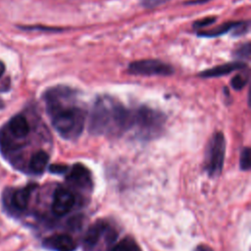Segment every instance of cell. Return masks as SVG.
<instances>
[{"label":"cell","instance_id":"5b68a950","mask_svg":"<svg viewBox=\"0 0 251 251\" xmlns=\"http://www.w3.org/2000/svg\"><path fill=\"white\" fill-rule=\"evenodd\" d=\"M128 72L136 75H171L174 69L160 60H139L129 64Z\"/></svg>","mask_w":251,"mask_h":251},{"label":"cell","instance_id":"603a6c76","mask_svg":"<svg viewBox=\"0 0 251 251\" xmlns=\"http://www.w3.org/2000/svg\"><path fill=\"white\" fill-rule=\"evenodd\" d=\"M195 251H213V250L206 245H199L195 248Z\"/></svg>","mask_w":251,"mask_h":251},{"label":"cell","instance_id":"52a82bcc","mask_svg":"<svg viewBox=\"0 0 251 251\" xmlns=\"http://www.w3.org/2000/svg\"><path fill=\"white\" fill-rule=\"evenodd\" d=\"M43 245L54 251H74L75 243L68 234H54L43 241Z\"/></svg>","mask_w":251,"mask_h":251},{"label":"cell","instance_id":"3957f363","mask_svg":"<svg viewBox=\"0 0 251 251\" xmlns=\"http://www.w3.org/2000/svg\"><path fill=\"white\" fill-rule=\"evenodd\" d=\"M165 123V116L152 108L141 106L131 111L130 128H133L141 138L156 137L163 130Z\"/></svg>","mask_w":251,"mask_h":251},{"label":"cell","instance_id":"7c38bea8","mask_svg":"<svg viewBox=\"0 0 251 251\" xmlns=\"http://www.w3.org/2000/svg\"><path fill=\"white\" fill-rule=\"evenodd\" d=\"M48 161H49L48 154L43 150H39L31 156L29 160V165H28L29 170L34 174H41L46 169L48 165Z\"/></svg>","mask_w":251,"mask_h":251},{"label":"cell","instance_id":"cb8c5ba5","mask_svg":"<svg viewBox=\"0 0 251 251\" xmlns=\"http://www.w3.org/2000/svg\"><path fill=\"white\" fill-rule=\"evenodd\" d=\"M4 72H5V66H4V64L2 62H0V77L2 76Z\"/></svg>","mask_w":251,"mask_h":251},{"label":"cell","instance_id":"6da1fadb","mask_svg":"<svg viewBox=\"0 0 251 251\" xmlns=\"http://www.w3.org/2000/svg\"><path fill=\"white\" fill-rule=\"evenodd\" d=\"M47 113L56 131L65 139H76L85 126L86 111L77 91L58 85L44 95Z\"/></svg>","mask_w":251,"mask_h":251},{"label":"cell","instance_id":"4fadbf2b","mask_svg":"<svg viewBox=\"0 0 251 251\" xmlns=\"http://www.w3.org/2000/svg\"><path fill=\"white\" fill-rule=\"evenodd\" d=\"M31 191H32L31 186H26L25 188L18 189L17 191H15L12 197L13 205L18 210H25L28 205Z\"/></svg>","mask_w":251,"mask_h":251},{"label":"cell","instance_id":"d6986e66","mask_svg":"<svg viewBox=\"0 0 251 251\" xmlns=\"http://www.w3.org/2000/svg\"><path fill=\"white\" fill-rule=\"evenodd\" d=\"M215 22V18H205V19H202V20H199L197 22L194 23V27L196 28H202V27H205V26H208L209 25L213 24Z\"/></svg>","mask_w":251,"mask_h":251},{"label":"cell","instance_id":"ffe728a7","mask_svg":"<svg viewBox=\"0 0 251 251\" xmlns=\"http://www.w3.org/2000/svg\"><path fill=\"white\" fill-rule=\"evenodd\" d=\"M51 173L54 174H63L68 170V167L65 165H61V164H56V165H52L49 168Z\"/></svg>","mask_w":251,"mask_h":251},{"label":"cell","instance_id":"8992f818","mask_svg":"<svg viewBox=\"0 0 251 251\" xmlns=\"http://www.w3.org/2000/svg\"><path fill=\"white\" fill-rule=\"evenodd\" d=\"M75 204V196L73 193L65 188H57L54 192L52 202V212L62 217L68 214Z\"/></svg>","mask_w":251,"mask_h":251},{"label":"cell","instance_id":"30bf717a","mask_svg":"<svg viewBox=\"0 0 251 251\" xmlns=\"http://www.w3.org/2000/svg\"><path fill=\"white\" fill-rule=\"evenodd\" d=\"M67 178L69 181L80 186H85L91 183L90 174L88 170L81 164L74 165Z\"/></svg>","mask_w":251,"mask_h":251},{"label":"cell","instance_id":"8fae6325","mask_svg":"<svg viewBox=\"0 0 251 251\" xmlns=\"http://www.w3.org/2000/svg\"><path fill=\"white\" fill-rule=\"evenodd\" d=\"M9 127L12 134L18 138H24L29 133V125L22 115L13 117L9 123Z\"/></svg>","mask_w":251,"mask_h":251},{"label":"cell","instance_id":"ba28073f","mask_svg":"<svg viewBox=\"0 0 251 251\" xmlns=\"http://www.w3.org/2000/svg\"><path fill=\"white\" fill-rule=\"evenodd\" d=\"M246 65L242 62H231V63H226L221 66H217L212 69H208L200 73L201 77H218V76H223L227 74H230L234 71L240 70L245 68Z\"/></svg>","mask_w":251,"mask_h":251},{"label":"cell","instance_id":"2e32d148","mask_svg":"<svg viewBox=\"0 0 251 251\" xmlns=\"http://www.w3.org/2000/svg\"><path fill=\"white\" fill-rule=\"evenodd\" d=\"M240 169L243 171H248L250 169V149L249 147H245L240 154L239 159Z\"/></svg>","mask_w":251,"mask_h":251},{"label":"cell","instance_id":"44dd1931","mask_svg":"<svg viewBox=\"0 0 251 251\" xmlns=\"http://www.w3.org/2000/svg\"><path fill=\"white\" fill-rule=\"evenodd\" d=\"M25 28H26V29H40V30H47V31H57V30H60V29L54 28V27L38 26V25H35V26H25Z\"/></svg>","mask_w":251,"mask_h":251},{"label":"cell","instance_id":"9a60e30c","mask_svg":"<svg viewBox=\"0 0 251 251\" xmlns=\"http://www.w3.org/2000/svg\"><path fill=\"white\" fill-rule=\"evenodd\" d=\"M111 251H141L137 243L131 237H125L120 240Z\"/></svg>","mask_w":251,"mask_h":251},{"label":"cell","instance_id":"5bb4252c","mask_svg":"<svg viewBox=\"0 0 251 251\" xmlns=\"http://www.w3.org/2000/svg\"><path fill=\"white\" fill-rule=\"evenodd\" d=\"M236 25V22H230V23H226L223 24L222 25L211 29V30H203V31H199L198 34L200 36H207V37H214V36H219L222 35L226 32H227L228 30H231L234 25Z\"/></svg>","mask_w":251,"mask_h":251},{"label":"cell","instance_id":"7a4b0ae2","mask_svg":"<svg viewBox=\"0 0 251 251\" xmlns=\"http://www.w3.org/2000/svg\"><path fill=\"white\" fill-rule=\"evenodd\" d=\"M131 111L110 96L98 97L91 109L88 127L92 134L119 135L130 128Z\"/></svg>","mask_w":251,"mask_h":251},{"label":"cell","instance_id":"e0dca14e","mask_svg":"<svg viewBox=\"0 0 251 251\" xmlns=\"http://www.w3.org/2000/svg\"><path fill=\"white\" fill-rule=\"evenodd\" d=\"M250 43L247 42L243 45H241L239 48H237L234 52V57L239 59V60H242V59H249L250 58Z\"/></svg>","mask_w":251,"mask_h":251},{"label":"cell","instance_id":"ac0fdd59","mask_svg":"<svg viewBox=\"0 0 251 251\" xmlns=\"http://www.w3.org/2000/svg\"><path fill=\"white\" fill-rule=\"evenodd\" d=\"M248 75H236L231 79V86L235 90H240L247 82Z\"/></svg>","mask_w":251,"mask_h":251},{"label":"cell","instance_id":"277c9868","mask_svg":"<svg viewBox=\"0 0 251 251\" xmlns=\"http://www.w3.org/2000/svg\"><path fill=\"white\" fill-rule=\"evenodd\" d=\"M226 155V139L222 132H216L210 139L206 151L205 169L209 176H216L222 172Z\"/></svg>","mask_w":251,"mask_h":251},{"label":"cell","instance_id":"9c48e42d","mask_svg":"<svg viewBox=\"0 0 251 251\" xmlns=\"http://www.w3.org/2000/svg\"><path fill=\"white\" fill-rule=\"evenodd\" d=\"M105 228H106V226L104 225V223H101V222H97L89 226L83 238V247L85 250L89 251L97 244Z\"/></svg>","mask_w":251,"mask_h":251},{"label":"cell","instance_id":"7402d4cb","mask_svg":"<svg viewBox=\"0 0 251 251\" xmlns=\"http://www.w3.org/2000/svg\"><path fill=\"white\" fill-rule=\"evenodd\" d=\"M167 0H144V3L147 6H151V5H157V3H162V2H166Z\"/></svg>","mask_w":251,"mask_h":251}]
</instances>
